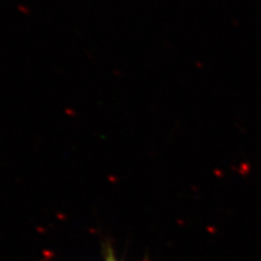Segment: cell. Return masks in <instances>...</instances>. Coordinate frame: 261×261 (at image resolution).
<instances>
[{
    "mask_svg": "<svg viewBox=\"0 0 261 261\" xmlns=\"http://www.w3.org/2000/svg\"><path fill=\"white\" fill-rule=\"evenodd\" d=\"M106 261H118L116 258H114L113 254L111 251H109L107 254V257H106Z\"/></svg>",
    "mask_w": 261,
    "mask_h": 261,
    "instance_id": "obj_1",
    "label": "cell"
}]
</instances>
